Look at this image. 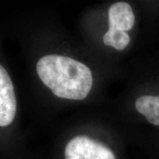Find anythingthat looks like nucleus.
Wrapping results in <instances>:
<instances>
[{"instance_id":"5","label":"nucleus","mask_w":159,"mask_h":159,"mask_svg":"<svg viewBox=\"0 0 159 159\" xmlns=\"http://www.w3.org/2000/svg\"><path fill=\"white\" fill-rule=\"evenodd\" d=\"M136 110L151 124L159 126V96L146 95L139 97L135 102Z\"/></svg>"},{"instance_id":"6","label":"nucleus","mask_w":159,"mask_h":159,"mask_svg":"<svg viewBox=\"0 0 159 159\" xmlns=\"http://www.w3.org/2000/svg\"><path fill=\"white\" fill-rule=\"evenodd\" d=\"M129 35L125 31H121L114 28H109L103 37V42L106 46L113 47L116 50H122L130 42Z\"/></svg>"},{"instance_id":"3","label":"nucleus","mask_w":159,"mask_h":159,"mask_svg":"<svg viewBox=\"0 0 159 159\" xmlns=\"http://www.w3.org/2000/svg\"><path fill=\"white\" fill-rule=\"evenodd\" d=\"M16 112L14 88L8 73L0 66V126H8L13 122Z\"/></svg>"},{"instance_id":"4","label":"nucleus","mask_w":159,"mask_h":159,"mask_svg":"<svg viewBox=\"0 0 159 159\" xmlns=\"http://www.w3.org/2000/svg\"><path fill=\"white\" fill-rule=\"evenodd\" d=\"M109 28L121 31H128L133 28L135 23V16L132 7L124 2L113 4L108 9Z\"/></svg>"},{"instance_id":"1","label":"nucleus","mask_w":159,"mask_h":159,"mask_svg":"<svg viewBox=\"0 0 159 159\" xmlns=\"http://www.w3.org/2000/svg\"><path fill=\"white\" fill-rule=\"evenodd\" d=\"M36 71L43 84L60 98L82 100L92 87L89 67L71 57L45 55L38 61Z\"/></svg>"},{"instance_id":"2","label":"nucleus","mask_w":159,"mask_h":159,"mask_svg":"<svg viewBox=\"0 0 159 159\" xmlns=\"http://www.w3.org/2000/svg\"><path fill=\"white\" fill-rule=\"evenodd\" d=\"M65 159H116L110 148L84 135L71 139L66 145Z\"/></svg>"}]
</instances>
